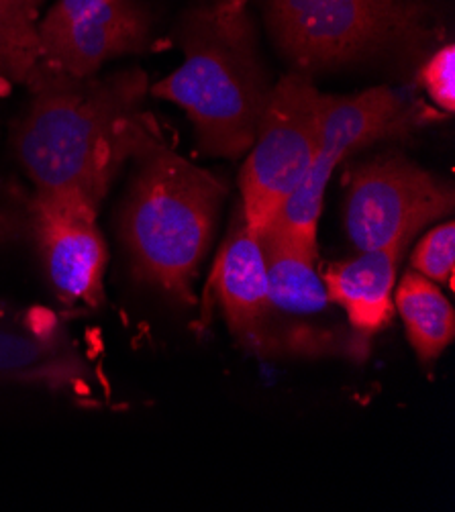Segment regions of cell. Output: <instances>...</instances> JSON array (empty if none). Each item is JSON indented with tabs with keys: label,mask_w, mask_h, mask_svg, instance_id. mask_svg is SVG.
Segmentation results:
<instances>
[{
	"label": "cell",
	"mask_w": 455,
	"mask_h": 512,
	"mask_svg": "<svg viewBox=\"0 0 455 512\" xmlns=\"http://www.w3.org/2000/svg\"><path fill=\"white\" fill-rule=\"evenodd\" d=\"M268 274L270 317L260 347V355H345L368 349L358 339H339V333L323 325L331 317L333 300L317 270L319 247L302 243L274 227L260 233Z\"/></svg>",
	"instance_id": "cell-9"
},
{
	"label": "cell",
	"mask_w": 455,
	"mask_h": 512,
	"mask_svg": "<svg viewBox=\"0 0 455 512\" xmlns=\"http://www.w3.org/2000/svg\"><path fill=\"white\" fill-rule=\"evenodd\" d=\"M184 60L149 94L174 102L194 125L200 153L237 160L249 151L270 96L254 25L223 3L190 15L180 33Z\"/></svg>",
	"instance_id": "cell-3"
},
{
	"label": "cell",
	"mask_w": 455,
	"mask_h": 512,
	"mask_svg": "<svg viewBox=\"0 0 455 512\" xmlns=\"http://www.w3.org/2000/svg\"><path fill=\"white\" fill-rule=\"evenodd\" d=\"M15 125V158L33 188L72 194L100 211L121 170L160 133L145 111L149 80L131 68L72 76L37 62Z\"/></svg>",
	"instance_id": "cell-1"
},
{
	"label": "cell",
	"mask_w": 455,
	"mask_h": 512,
	"mask_svg": "<svg viewBox=\"0 0 455 512\" xmlns=\"http://www.w3.org/2000/svg\"><path fill=\"white\" fill-rule=\"evenodd\" d=\"M409 245L398 241L382 249L360 251L356 258L331 264L321 274L329 298L345 313L349 329L366 341L394 315L396 274Z\"/></svg>",
	"instance_id": "cell-13"
},
{
	"label": "cell",
	"mask_w": 455,
	"mask_h": 512,
	"mask_svg": "<svg viewBox=\"0 0 455 512\" xmlns=\"http://www.w3.org/2000/svg\"><path fill=\"white\" fill-rule=\"evenodd\" d=\"M453 188L402 156H380L349 176L343 221L358 251L411 243L453 213Z\"/></svg>",
	"instance_id": "cell-8"
},
{
	"label": "cell",
	"mask_w": 455,
	"mask_h": 512,
	"mask_svg": "<svg viewBox=\"0 0 455 512\" xmlns=\"http://www.w3.org/2000/svg\"><path fill=\"white\" fill-rule=\"evenodd\" d=\"M394 309L419 362L435 364L455 337V313L447 296L435 282L413 270L400 280L394 292Z\"/></svg>",
	"instance_id": "cell-14"
},
{
	"label": "cell",
	"mask_w": 455,
	"mask_h": 512,
	"mask_svg": "<svg viewBox=\"0 0 455 512\" xmlns=\"http://www.w3.org/2000/svg\"><path fill=\"white\" fill-rule=\"evenodd\" d=\"M7 243L29 247L64 304L96 309L105 302L109 249L98 211L82 198L0 184V245Z\"/></svg>",
	"instance_id": "cell-5"
},
{
	"label": "cell",
	"mask_w": 455,
	"mask_h": 512,
	"mask_svg": "<svg viewBox=\"0 0 455 512\" xmlns=\"http://www.w3.org/2000/svg\"><path fill=\"white\" fill-rule=\"evenodd\" d=\"M280 54L298 72L333 70L429 41L425 9L411 0H266Z\"/></svg>",
	"instance_id": "cell-4"
},
{
	"label": "cell",
	"mask_w": 455,
	"mask_h": 512,
	"mask_svg": "<svg viewBox=\"0 0 455 512\" xmlns=\"http://www.w3.org/2000/svg\"><path fill=\"white\" fill-rule=\"evenodd\" d=\"M90 380L88 364L54 313L0 306V384L84 394Z\"/></svg>",
	"instance_id": "cell-11"
},
{
	"label": "cell",
	"mask_w": 455,
	"mask_h": 512,
	"mask_svg": "<svg viewBox=\"0 0 455 512\" xmlns=\"http://www.w3.org/2000/svg\"><path fill=\"white\" fill-rule=\"evenodd\" d=\"M245 3L247 0H225L223 5H227L229 9H245Z\"/></svg>",
	"instance_id": "cell-18"
},
{
	"label": "cell",
	"mask_w": 455,
	"mask_h": 512,
	"mask_svg": "<svg viewBox=\"0 0 455 512\" xmlns=\"http://www.w3.org/2000/svg\"><path fill=\"white\" fill-rule=\"evenodd\" d=\"M419 80L441 111L453 115L455 111V47L447 43L423 64Z\"/></svg>",
	"instance_id": "cell-17"
},
{
	"label": "cell",
	"mask_w": 455,
	"mask_h": 512,
	"mask_svg": "<svg viewBox=\"0 0 455 512\" xmlns=\"http://www.w3.org/2000/svg\"><path fill=\"white\" fill-rule=\"evenodd\" d=\"M147 35V17L135 0H56L39 21V62L92 76L115 58L137 54Z\"/></svg>",
	"instance_id": "cell-10"
},
{
	"label": "cell",
	"mask_w": 455,
	"mask_h": 512,
	"mask_svg": "<svg viewBox=\"0 0 455 512\" xmlns=\"http://www.w3.org/2000/svg\"><path fill=\"white\" fill-rule=\"evenodd\" d=\"M45 0H0V96L25 86L39 62V11Z\"/></svg>",
	"instance_id": "cell-15"
},
{
	"label": "cell",
	"mask_w": 455,
	"mask_h": 512,
	"mask_svg": "<svg viewBox=\"0 0 455 512\" xmlns=\"http://www.w3.org/2000/svg\"><path fill=\"white\" fill-rule=\"evenodd\" d=\"M413 270L435 284L453 286L455 272V223L447 221L427 231L417 243L413 258Z\"/></svg>",
	"instance_id": "cell-16"
},
{
	"label": "cell",
	"mask_w": 455,
	"mask_h": 512,
	"mask_svg": "<svg viewBox=\"0 0 455 512\" xmlns=\"http://www.w3.org/2000/svg\"><path fill=\"white\" fill-rule=\"evenodd\" d=\"M415 121L417 115L409 100L388 86L351 96L329 94L313 166L270 227L311 247H319L317 233L325 190L337 166L358 149L409 135Z\"/></svg>",
	"instance_id": "cell-7"
},
{
	"label": "cell",
	"mask_w": 455,
	"mask_h": 512,
	"mask_svg": "<svg viewBox=\"0 0 455 512\" xmlns=\"http://www.w3.org/2000/svg\"><path fill=\"white\" fill-rule=\"evenodd\" d=\"M119 235L137 282L178 304H194V278L219 223L225 186L188 162L162 131L133 160Z\"/></svg>",
	"instance_id": "cell-2"
},
{
	"label": "cell",
	"mask_w": 455,
	"mask_h": 512,
	"mask_svg": "<svg viewBox=\"0 0 455 512\" xmlns=\"http://www.w3.org/2000/svg\"><path fill=\"white\" fill-rule=\"evenodd\" d=\"M329 94L307 72H290L272 86L256 139L239 174L241 215L264 233L307 178L317 156Z\"/></svg>",
	"instance_id": "cell-6"
},
{
	"label": "cell",
	"mask_w": 455,
	"mask_h": 512,
	"mask_svg": "<svg viewBox=\"0 0 455 512\" xmlns=\"http://www.w3.org/2000/svg\"><path fill=\"white\" fill-rule=\"evenodd\" d=\"M211 290L237 343L260 353L270 317L268 274L260 233L243 221V215L219 249Z\"/></svg>",
	"instance_id": "cell-12"
}]
</instances>
